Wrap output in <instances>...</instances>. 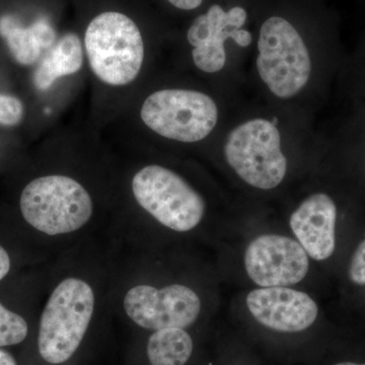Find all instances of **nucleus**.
I'll return each instance as SVG.
<instances>
[{"mask_svg":"<svg viewBox=\"0 0 365 365\" xmlns=\"http://www.w3.org/2000/svg\"><path fill=\"white\" fill-rule=\"evenodd\" d=\"M276 122L253 117L235 125L225 137L223 155L237 176L255 189L269 191L284 181L288 162Z\"/></svg>","mask_w":365,"mask_h":365,"instance_id":"f257e3e1","label":"nucleus"},{"mask_svg":"<svg viewBox=\"0 0 365 365\" xmlns=\"http://www.w3.org/2000/svg\"><path fill=\"white\" fill-rule=\"evenodd\" d=\"M257 50V72L274 97L292 100L309 85L313 72L311 53L290 21L281 16L264 21Z\"/></svg>","mask_w":365,"mask_h":365,"instance_id":"f03ea898","label":"nucleus"},{"mask_svg":"<svg viewBox=\"0 0 365 365\" xmlns=\"http://www.w3.org/2000/svg\"><path fill=\"white\" fill-rule=\"evenodd\" d=\"M95 311V292L86 281L66 278L50 295L40 319L38 348L51 364L71 359L81 345Z\"/></svg>","mask_w":365,"mask_h":365,"instance_id":"7ed1b4c3","label":"nucleus"},{"mask_svg":"<svg viewBox=\"0 0 365 365\" xmlns=\"http://www.w3.org/2000/svg\"><path fill=\"white\" fill-rule=\"evenodd\" d=\"M85 46L91 71L107 85H129L143 68V35L126 14L106 11L96 16L86 28Z\"/></svg>","mask_w":365,"mask_h":365,"instance_id":"20e7f679","label":"nucleus"},{"mask_svg":"<svg viewBox=\"0 0 365 365\" xmlns=\"http://www.w3.org/2000/svg\"><path fill=\"white\" fill-rule=\"evenodd\" d=\"M21 215L48 235L71 234L90 222L93 203L83 185L71 177L50 175L29 182L21 195Z\"/></svg>","mask_w":365,"mask_h":365,"instance_id":"39448f33","label":"nucleus"},{"mask_svg":"<svg viewBox=\"0 0 365 365\" xmlns=\"http://www.w3.org/2000/svg\"><path fill=\"white\" fill-rule=\"evenodd\" d=\"M140 116L143 123L160 136L195 143L215 130L220 108L211 96L202 91L165 88L146 98Z\"/></svg>","mask_w":365,"mask_h":365,"instance_id":"423d86ee","label":"nucleus"},{"mask_svg":"<svg viewBox=\"0 0 365 365\" xmlns=\"http://www.w3.org/2000/svg\"><path fill=\"white\" fill-rule=\"evenodd\" d=\"M132 192L146 212L175 232H189L203 220V197L168 168L150 165L139 170L132 180Z\"/></svg>","mask_w":365,"mask_h":365,"instance_id":"0eeeda50","label":"nucleus"},{"mask_svg":"<svg viewBox=\"0 0 365 365\" xmlns=\"http://www.w3.org/2000/svg\"><path fill=\"white\" fill-rule=\"evenodd\" d=\"M123 307L136 325L155 332L193 325L200 314L201 300L186 285L172 284L158 289L143 284L127 292Z\"/></svg>","mask_w":365,"mask_h":365,"instance_id":"6e6552de","label":"nucleus"},{"mask_svg":"<svg viewBox=\"0 0 365 365\" xmlns=\"http://www.w3.org/2000/svg\"><path fill=\"white\" fill-rule=\"evenodd\" d=\"M248 14L241 6L225 11L218 4L209 7L207 13L197 16L187 32V40L193 47L192 59L199 71L217 73L227 66L225 42L232 40L241 48L249 47L253 36L242 26Z\"/></svg>","mask_w":365,"mask_h":365,"instance_id":"1a4fd4ad","label":"nucleus"},{"mask_svg":"<svg viewBox=\"0 0 365 365\" xmlns=\"http://www.w3.org/2000/svg\"><path fill=\"white\" fill-rule=\"evenodd\" d=\"M245 267L259 287H287L306 277L309 262L299 242L283 235H264L250 242Z\"/></svg>","mask_w":365,"mask_h":365,"instance_id":"9d476101","label":"nucleus"},{"mask_svg":"<svg viewBox=\"0 0 365 365\" xmlns=\"http://www.w3.org/2000/svg\"><path fill=\"white\" fill-rule=\"evenodd\" d=\"M246 302L257 322L277 332L307 330L319 313L318 306L309 295L285 287L255 289L250 292Z\"/></svg>","mask_w":365,"mask_h":365,"instance_id":"9b49d317","label":"nucleus"},{"mask_svg":"<svg viewBox=\"0 0 365 365\" xmlns=\"http://www.w3.org/2000/svg\"><path fill=\"white\" fill-rule=\"evenodd\" d=\"M337 207L325 193L307 197L290 216V227L312 259L324 261L335 251Z\"/></svg>","mask_w":365,"mask_h":365,"instance_id":"f8f14e48","label":"nucleus"},{"mask_svg":"<svg viewBox=\"0 0 365 365\" xmlns=\"http://www.w3.org/2000/svg\"><path fill=\"white\" fill-rule=\"evenodd\" d=\"M0 35L6 39L14 59L21 66H32L39 59L43 50L51 49L56 40L54 29L46 19L24 26L13 16H2Z\"/></svg>","mask_w":365,"mask_h":365,"instance_id":"ddd939ff","label":"nucleus"},{"mask_svg":"<svg viewBox=\"0 0 365 365\" xmlns=\"http://www.w3.org/2000/svg\"><path fill=\"white\" fill-rule=\"evenodd\" d=\"M83 63V47L78 36L66 34L53 46L41 62L34 76V83L38 90H48L59 78L81 71Z\"/></svg>","mask_w":365,"mask_h":365,"instance_id":"4468645a","label":"nucleus"},{"mask_svg":"<svg viewBox=\"0 0 365 365\" xmlns=\"http://www.w3.org/2000/svg\"><path fill=\"white\" fill-rule=\"evenodd\" d=\"M193 352V341L185 329L172 328L155 331L148 343L150 365L175 361L185 365Z\"/></svg>","mask_w":365,"mask_h":365,"instance_id":"2eb2a0df","label":"nucleus"},{"mask_svg":"<svg viewBox=\"0 0 365 365\" xmlns=\"http://www.w3.org/2000/svg\"><path fill=\"white\" fill-rule=\"evenodd\" d=\"M28 332L25 319L9 311L0 302V347L20 344L26 339Z\"/></svg>","mask_w":365,"mask_h":365,"instance_id":"dca6fc26","label":"nucleus"},{"mask_svg":"<svg viewBox=\"0 0 365 365\" xmlns=\"http://www.w3.org/2000/svg\"><path fill=\"white\" fill-rule=\"evenodd\" d=\"M24 116V106L19 98L0 95V124L14 126Z\"/></svg>","mask_w":365,"mask_h":365,"instance_id":"f3484780","label":"nucleus"},{"mask_svg":"<svg viewBox=\"0 0 365 365\" xmlns=\"http://www.w3.org/2000/svg\"><path fill=\"white\" fill-rule=\"evenodd\" d=\"M349 277L357 285H365V240L353 255L349 266Z\"/></svg>","mask_w":365,"mask_h":365,"instance_id":"a211bd4d","label":"nucleus"},{"mask_svg":"<svg viewBox=\"0 0 365 365\" xmlns=\"http://www.w3.org/2000/svg\"><path fill=\"white\" fill-rule=\"evenodd\" d=\"M168 1L182 11H193L202 4L203 0H168Z\"/></svg>","mask_w":365,"mask_h":365,"instance_id":"6ab92c4d","label":"nucleus"},{"mask_svg":"<svg viewBox=\"0 0 365 365\" xmlns=\"http://www.w3.org/2000/svg\"><path fill=\"white\" fill-rule=\"evenodd\" d=\"M11 269V258L6 250L0 246V280L4 279Z\"/></svg>","mask_w":365,"mask_h":365,"instance_id":"aec40b11","label":"nucleus"},{"mask_svg":"<svg viewBox=\"0 0 365 365\" xmlns=\"http://www.w3.org/2000/svg\"><path fill=\"white\" fill-rule=\"evenodd\" d=\"M0 365H16V362L9 352L0 349Z\"/></svg>","mask_w":365,"mask_h":365,"instance_id":"412c9836","label":"nucleus"},{"mask_svg":"<svg viewBox=\"0 0 365 365\" xmlns=\"http://www.w3.org/2000/svg\"><path fill=\"white\" fill-rule=\"evenodd\" d=\"M153 365H182V364H177V362L167 361V362H160V364H153Z\"/></svg>","mask_w":365,"mask_h":365,"instance_id":"4be33fe9","label":"nucleus"},{"mask_svg":"<svg viewBox=\"0 0 365 365\" xmlns=\"http://www.w3.org/2000/svg\"><path fill=\"white\" fill-rule=\"evenodd\" d=\"M335 365H365V364H353V362H341V364H337Z\"/></svg>","mask_w":365,"mask_h":365,"instance_id":"5701e85b","label":"nucleus"}]
</instances>
